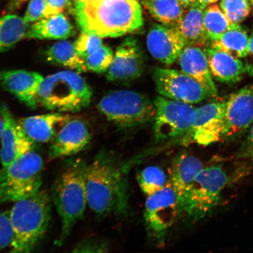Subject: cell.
<instances>
[{
    "label": "cell",
    "instance_id": "obj_29",
    "mask_svg": "<svg viewBox=\"0 0 253 253\" xmlns=\"http://www.w3.org/2000/svg\"><path fill=\"white\" fill-rule=\"evenodd\" d=\"M204 25L206 33L211 42L219 39L222 35L229 30L232 24L224 14L220 5L210 4L204 10Z\"/></svg>",
    "mask_w": 253,
    "mask_h": 253
},
{
    "label": "cell",
    "instance_id": "obj_1",
    "mask_svg": "<svg viewBox=\"0 0 253 253\" xmlns=\"http://www.w3.org/2000/svg\"><path fill=\"white\" fill-rule=\"evenodd\" d=\"M87 205L98 216H122L128 208L127 182L122 168L111 155L99 152L86 170Z\"/></svg>",
    "mask_w": 253,
    "mask_h": 253
},
{
    "label": "cell",
    "instance_id": "obj_39",
    "mask_svg": "<svg viewBox=\"0 0 253 253\" xmlns=\"http://www.w3.org/2000/svg\"><path fill=\"white\" fill-rule=\"evenodd\" d=\"M246 58H248L245 64L246 72L253 77V25L252 33L249 37V50Z\"/></svg>",
    "mask_w": 253,
    "mask_h": 253
},
{
    "label": "cell",
    "instance_id": "obj_35",
    "mask_svg": "<svg viewBox=\"0 0 253 253\" xmlns=\"http://www.w3.org/2000/svg\"><path fill=\"white\" fill-rule=\"evenodd\" d=\"M45 6V0H31L25 12L24 21L30 24L44 18Z\"/></svg>",
    "mask_w": 253,
    "mask_h": 253
},
{
    "label": "cell",
    "instance_id": "obj_28",
    "mask_svg": "<svg viewBox=\"0 0 253 253\" xmlns=\"http://www.w3.org/2000/svg\"><path fill=\"white\" fill-rule=\"evenodd\" d=\"M28 24L17 15L0 18V53L7 51L25 38Z\"/></svg>",
    "mask_w": 253,
    "mask_h": 253
},
{
    "label": "cell",
    "instance_id": "obj_45",
    "mask_svg": "<svg viewBox=\"0 0 253 253\" xmlns=\"http://www.w3.org/2000/svg\"><path fill=\"white\" fill-rule=\"evenodd\" d=\"M250 2H251V5L253 6V0H249Z\"/></svg>",
    "mask_w": 253,
    "mask_h": 253
},
{
    "label": "cell",
    "instance_id": "obj_34",
    "mask_svg": "<svg viewBox=\"0 0 253 253\" xmlns=\"http://www.w3.org/2000/svg\"><path fill=\"white\" fill-rule=\"evenodd\" d=\"M13 233L9 220V214L0 213V252L10 248Z\"/></svg>",
    "mask_w": 253,
    "mask_h": 253
},
{
    "label": "cell",
    "instance_id": "obj_23",
    "mask_svg": "<svg viewBox=\"0 0 253 253\" xmlns=\"http://www.w3.org/2000/svg\"><path fill=\"white\" fill-rule=\"evenodd\" d=\"M205 8L197 1L185 8L181 21L175 27L184 40L186 46L202 47L211 41L204 25Z\"/></svg>",
    "mask_w": 253,
    "mask_h": 253
},
{
    "label": "cell",
    "instance_id": "obj_21",
    "mask_svg": "<svg viewBox=\"0 0 253 253\" xmlns=\"http://www.w3.org/2000/svg\"><path fill=\"white\" fill-rule=\"evenodd\" d=\"M204 168L198 158L188 154H180L174 159L169 183L178 198L180 207Z\"/></svg>",
    "mask_w": 253,
    "mask_h": 253
},
{
    "label": "cell",
    "instance_id": "obj_46",
    "mask_svg": "<svg viewBox=\"0 0 253 253\" xmlns=\"http://www.w3.org/2000/svg\"><path fill=\"white\" fill-rule=\"evenodd\" d=\"M252 159H253V158H252Z\"/></svg>",
    "mask_w": 253,
    "mask_h": 253
},
{
    "label": "cell",
    "instance_id": "obj_7",
    "mask_svg": "<svg viewBox=\"0 0 253 253\" xmlns=\"http://www.w3.org/2000/svg\"><path fill=\"white\" fill-rule=\"evenodd\" d=\"M229 179L222 167L213 166L204 168L182 202L181 214L192 221L207 216L219 204Z\"/></svg>",
    "mask_w": 253,
    "mask_h": 253
},
{
    "label": "cell",
    "instance_id": "obj_14",
    "mask_svg": "<svg viewBox=\"0 0 253 253\" xmlns=\"http://www.w3.org/2000/svg\"><path fill=\"white\" fill-rule=\"evenodd\" d=\"M225 102H213L196 108L191 136L201 145H210L223 140Z\"/></svg>",
    "mask_w": 253,
    "mask_h": 253
},
{
    "label": "cell",
    "instance_id": "obj_5",
    "mask_svg": "<svg viewBox=\"0 0 253 253\" xmlns=\"http://www.w3.org/2000/svg\"><path fill=\"white\" fill-rule=\"evenodd\" d=\"M79 73L66 71L44 78L38 90V106L58 112H77L89 105L92 90Z\"/></svg>",
    "mask_w": 253,
    "mask_h": 253
},
{
    "label": "cell",
    "instance_id": "obj_24",
    "mask_svg": "<svg viewBox=\"0 0 253 253\" xmlns=\"http://www.w3.org/2000/svg\"><path fill=\"white\" fill-rule=\"evenodd\" d=\"M74 29L68 18L61 12L35 22L25 38L40 40H65L74 36Z\"/></svg>",
    "mask_w": 253,
    "mask_h": 253
},
{
    "label": "cell",
    "instance_id": "obj_36",
    "mask_svg": "<svg viewBox=\"0 0 253 253\" xmlns=\"http://www.w3.org/2000/svg\"><path fill=\"white\" fill-rule=\"evenodd\" d=\"M107 246L103 242L94 239H87L82 240L75 247L73 252L76 253L105 252Z\"/></svg>",
    "mask_w": 253,
    "mask_h": 253
},
{
    "label": "cell",
    "instance_id": "obj_32",
    "mask_svg": "<svg viewBox=\"0 0 253 253\" xmlns=\"http://www.w3.org/2000/svg\"><path fill=\"white\" fill-rule=\"evenodd\" d=\"M113 56L110 47L103 45L84 59L85 65L88 70L103 73L108 70Z\"/></svg>",
    "mask_w": 253,
    "mask_h": 253
},
{
    "label": "cell",
    "instance_id": "obj_40",
    "mask_svg": "<svg viewBox=\"0 0 253 253\" xmlns=\"http://www.w3.org/2000/svg\"><path fill=\"white\" fill-rule=\"evenodd\" d=\"M28 0H10L9 4V9L11 10H15V9L20 8Z\"/></svg>",
    "mask_w": 253,
    "mask_h": 253
},
{
    "label": "cell",
    "instance_id": "obj_44",
    "mask_svg": "<svg viewBox=\"0 0 253 253\" xmlns=\"http://www.w3.org/2000/svg\"><path fill=\"white\" fill-rule=\"evenodd\" d=\"M76 1L84 2L89 1V0H76Z\"/></svg>",
    "mask_w": 253,
    "mask_h": 253
},
{
    "label": "cell",
    "instance_id": "obj_20",
    "mask_svg": "<svg viewBox=\"0 0 253 253\" xmlns=\"http://www.w3.org/2000/svg\"><path fill=\"white\" fill-rule=\"evenodd\" d=\"M72 118L59 113L37 115L18 120L19 124L32 140L40 143L51 142Z\"/></svg>",
    "mask_w": 253,
    "mask_h": 253
},
{
    "label": "cell",
    "instance_id": "obj_10",
    "mask_svg": "<svg viewBox=\"0 0 253 253\" xmlns=\"http://www.w3.org/2000/svg\"><path fill=\"white\" fill-rule=\"evenodd\" d=\"M181 214L178 197L170 183L145 201L144 219L150 233L158 240H163L169 230Z\"/></svg>",
    "mask_w": 253,
    "mask_h": 253
},
{
    "label": "cell",
    "instance_id": "obj_19",
    "mask_svg": "<svg viewBox=\"0 0 253 253\" xmlns=\"http://www.w3.org/2000/svg\"><path fill=\"white\" fill-rule=\"evenodd\" d=\"M178 60L183 72L200 83L211 97H217V88L204 50L197 46H185Z\"/></svg>",
    "mask_w": 253,
    "mask_h": 253
},
{
    "label": "cell",
    "instance_id": "obj_9",
    "mask_svg": "<svg viewBox=\"0 0 253 253\" xmlns=\"http://www.w3.org/2000/svg\"><path fill=\"white\" fill-rule=\"evenodd\" d=\"M154 133L157 141H166L191 135L196 107L163 96L154 100Z\"/></svg>",
    "mask_w": 253,
    "mask_h": 253
},
{
    "label": "cell",
    "instance_id": "obj_17",
    "mask_svg": "<svg viewBox=\"0 0 253 253\" xmlns=\"http://www.w3.org/2000/svg\"><path fill=\"white\" fill-rule=\"evenodd\" d=\"M185 46L184 40L175 28L154 24L148 31V51L164 64L170 65L176 61Z\"/></svg>",
    "mask_w": 253,
    "mask_h": 253
},
{
    "label": "cell",
    "instance_id": "obj_3",
    "mask_svg": "<svg viewBox=\"0 0 253 253\" xmlns=\"http://www.w3.org/2000/svg\"><path fill=\"white\" fill-rule=\"evenodd\" d=\"M84 159L74 157L65 161L51 188V199L61 220V233L56 244L62 246L78 221L83 219L87 205L86 170Z\"/></svg>",
    "mask_w": 253,
    "mask_h": 253
},
{
    "label": "cell",
    "instance_id": "obj_13",
    "mask_svg": "<svg viewBox=\"0 0 253 253\" xmlns=\"http://www.w3.org/2000/svg\"><path fill=\"white\" fill-rule=\"evenodd\" d=\"M0 115L3 120L0 161L1 169H4L19 158L34 150L36 142L25 133L4 104L0 106Z\"/></svg>",
    "mask_w": 253,
    "mask_h": 253
},
{
    "label": "cell",
    "instance_id": "obj_15",
    "mask_svg": "<svg viewBox=\"0 0 253 253\" xmlns=\"http://www.w3.org/2000/svg\"><path fill=\"white\" fill-rule=\"evenodd\" d=\"M91 140L88 126L82 120L71 118L50 142V159L70 158L84 151Z\"/></svg>",
    "mask_w": 253,
    "mask_h": 253
},
{
    "label": "cell",
    "instance_id": "obj_41",
    "mask_svg": "<svg viewBox=\"0 0 253 253\" xmlns=\"http://www.w3.org/2000/svg\"><path fill=\"white\" fill-rule=\"evenodd\" d=\"M178 1L183 8H187L191 7L193 4H195L198 1V0H178Z\"/></svg>",
    "mask_w": 253,
    "mask_h": 253
},
{
    "label": "cell",
    "instance_id": "obj_8",
    "mask_svg": "<svg viewBox=\"0 0 253 253\" xmlns=\"http://www.w3.org/2000/svg\"><path fill=\"white\" fill-rule=\"evenodd\" d=\"M98 109L110 121L125 127L144 124L156 113L148 98L131 90L111 91L100 100Z\"/></svg>",
    "mask_w": 253,
    "mask_h": 253
},
{
    "label": "cell",
    "instance_id": "obj_42",
    "mask_svg": "<svg viewBox=\"0 0 253 253\" xmlns=\"http://www.w3.org/2000/svg\"><path fill=\"white\" fill-rule=\"evenodd\" d=\"M219 0H198V2L204 6V7H207L208 5L210 4H214L217 2Z\"/></svg>",
    "mask_w": 253,
    "mask_h": 253
},
{
    "label": "cell",
    "instance_id": "obj_30",
    "mask_svg": "<svg viewBox=\"0 0 253 253\" xmlns=\"http://www.w3.org/2000/svg\"><path fill=\"white\" fill-rule=\"evenodd\" d=\"M137 180L141 191L147 197L165 188L169 183L165 172L157 166L145 168L138 173Z\"/></svg>",
    "mask_w": 253,
    "mask_h": 253
},
{
    "label": "cell",
    "instance_id": "obj_22",
    "mask_svg": "<svg viewBox=\"0 0 253 253\" xmlns=\"http://www.w3.org/2000/svg\"><path fill=\"white\" fill-rule=\"evenodd\" d=\"M204 51L211 75L217 81L233 84L241 80L246 69L245 63L240 59L211 45Z\"/></svg>",
    "mask_w": 253,
    "mask_h": 253
},
{
    "label": "cell",
    "instance_id": "obj_2",
    "mask_svg": "<svg viewBox=\"0 0 253 253\" xmlns=\"http://www.w3.org/2000/svg\"><path fill=\"white\" fill-rule=\"evenodd\" d=\"M73 12L82 32L100 37H119L143 25L138 0L76 1Z\"/></svg>",
    "mask_w": 253,
    "mask_h": 253
},
{
    "label": "cell",
    "instance_id": "obj_12",
    "mask_svg": "<svg viewBox=\"0 0 253 253\" xmlns=\"http://www.w3.org/2000/svg\"><path fill=\"white\" fill-rule=\"evenodd\" d=\"M253 122V85L230 95L224 106L223 140H233L243 134Z\"/></svg>",
    "mask_w": 253,
    "mask_h": 253
},
{
    "label": "cell",
    "instance_id": "obj_16",
    "mask_svg": "<svg viewBox=\"0 0 253 253\" xmlns=\"http://www.w3.org/2000/svg\"><path fill=\"white\" fill-rule=\"evenodd\" d=\"M144 59L137 40L128 38L123 41L114 55L107 70V80L127 82L140 77L144 71Z\"/></svg>",
    "mask_w": 253,
    "mask_h": 253
},
{
    "label": "cell",
    "instance_id": "obj_4",
    "mask_svg": "<svg viewBox=\"0 0 253 253\" xmlns=\"http://www.w3.org/2000/svg\"><path fill=\"white\" fill-rule=\"evenodd\" d=\"M52 202L42 190L15 202L8 213L13 233L10 252L30 253L37 248L48 229Z\"/></svg>",
    "mask_w": 253,
    "mask_h": 253
},
{
    "label": "cell",
    "instance_id": "obj_27",
    "mask_svg": "<svg viewBox=\"0 0 253 253\" xmlns=\"http://www.w3.org/2000/svg\"><path fill=\"white\" fill-rule=\"evenodd\" d=\"M142 3L157 21L174 28L181 21L185 9L178 0H143Z\"/></svg>",
    "mask_w": 253,
    "mask_h": 253
},
{
    "label": "cell",
    "instance_id": "obj_43",
    "mask_svg": "<svg viewBox=\"0 0 253 253\" xmlns=\"http://www.w3.org/2000/svg\"><path fill=\"white\" fill-rule=\"evenodd\" d=\"M3 128V120L2 117L0 115V139H1L2 131Z\"/></svg>",
    "mask_w": 253,
    "mask_h": 253
},
{
    "label": "cell",
    "instance_id": "obj_38",
    "mask_svg": "<svg viewBox=\"0 0 253 253\" xmlns=\"http://www.w3.org/2000/svg\"><path fill=\"white\" fill-rule=\"evenodd\" d=\"M237 157L239 158H253V122L250 126L248 135L240 147Z\"/></svg>",
    "mask_w": 253,
    "mask_h": 253
},
{
    "label": "cell",
    "instance_id": "obj_6",
    "mask_svg": "<svg viewBox=\"0 0 253 253\" xmlns=\"http://www.w3.org/2000/svg\"><path fill=\"white\" fill-rule=\"evenodd\" d=\"M44 163L34 150L0 170V205L16 202L37 194L42 185Z\"/></svg>",
    "mask_w": 253,
    "mask_h": 253
},
{
    "label": "cell",
    "instance_id": "obj_25",
    "mask_svg": "<svg viewBox=\"0 0 253 253\" xmlns=\"http://www.w3.org/2000/svg\"><path fill=\"white\" fill-rule=\"evenodd\" d=\"M211 46L236 58H245L249 53V37L241 25L232 24L219 39L211 42Z\"/></svg>",
    "mask_w": 253,
    "mask_h": 253
},
{
    "label": "cell",
    "instance_id": "obj_26",
    "mask_svg": "<svg viewBox=\"0 0 253 253\" xmlns=\"http://www.w3.org/2000/svg\"><path fill=\"white\" fill-rule=\"evenodd\" d=\"M46 56L50 63L78 73L87 70L84 59L79 54L74 43L69 41L63 40L53 44L47 49Z\"/></svg>",
    "mask_w": 253,
    "mask_h": 253
},
{
    "label": "cell",
    "instance_id": "obj_37",
    "mask_svg": "<svg viewBox=\"0 0 253 253\" xmlns=\"http://www.w3.org/2000/svg\"><path fill=\"white\" fill-rule=\"evenodd\" d=\"M46 6L44 10V17L61 13L70 6V0H45Z\"/></svg>",
    "mask_w": 253,
    "mask_h": 253
},
{
    "label": "cell",
    "instance_id": "obj_18",
    "mask_svg": "<svg viewBox=\"0 0 253 253\" xmlns=\"http://www.w3.org/2000/svg\"><path fill=\"white\" fill-rule=\"evenodd\" d=\"M37 72L25 70L0 72V84L30 108L38 107L37 94L43 79Z\"/></svg>",
    "mask_w": 253,
    "mask_h": 253
},
{
    "label": "cell",
    "instance_id": "obj_33",
    "mask_svg": "<svg viewBox=\"0 0 253 253\" xmlns=\"http://www.w3.org/2000/svg\"><path fill=\"white\" fill-rule=\"evenodd\" d=\"M79 54L84 59L103 45L102 37L82 32L74 43Z\"/></svg>",
    "mask_w": 253,
    "mask_h": 253
},
{
    "label": "cell",
    "instance_id": "obj_31",
    "mask_svg": "<svg viewBox=\"0 0 253 253\" xmlns=\"http://www.w3.org/2000/svg\"><path fill=\"white\" fill-rule=\"evenodd\" d=\"M220 7L231 23L240 24L251 13L252 5L249 0H221Z\"/></svg>",
    "mask_w": 253,
    "mask_h": 253
},
{
    "label": "cell",
    "instance_id": "obj_11",
    "mask_svg": "<svg viewBox=\"0 0 253 253\" xmlns=\"http://www.w3.org/2000/svg\"><path fill=\"white\" fill-rule=\"evenodd\" d=\"M153 78L158 92L168 99L192 104L211 97L200 83L182 71L157 68Z\"/></svg>",
    "mask_w": 253,
    "mask_h": 253
}]
</instances>
